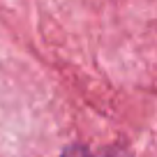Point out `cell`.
Instances as JSON below:
<instances>
[{
  "instance_id": "6da1fadb",
  "label": "cell",
  "mask_w": 157,
  "mask_h": 157,
  "mask_svg": "<svg viewBox=\"0 0 157 157\" xmlns=\"http://www.w3.org/2000/svg\"><path fill=\"white\" fill-rule=\"evenodd\" d=\"M60 157H99V155H95V152L86 150V148H72V150L63 152Z\"/></svg>"
}]
</instances>
